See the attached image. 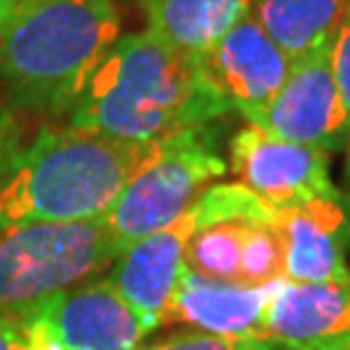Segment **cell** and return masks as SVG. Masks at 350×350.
<instances>
[{
  "instance_id": "6da1fadb",
  "label": "cell",
  "mask_w": 350,
  "mask_h": 350,
  "mask_svg": "<svg viewBox=\"0 0 350 350\" xmlns=\"http://www.w3.org/2000/svg\"><path fill=\"white\" fill-rule=\"evenodd\" d=\"M228 112L198 57L153 31L114 42L70 109V127L125 143H161Z\"/></svg>"
},
{
  "instance_id": "7a4b0ae2",
  "label": "cell",
  "mask_w": 350,
  "mask_h": 350,
  "mask_svg": "<svg viewBox=\"0 0 350 350\" xmlns=\"http://www.w3.org/2000/svg\"><path fill=\"white\" fill-rule=\"evenodd\" d=\"M166 143H125L75 127L42 130L0 174V226L99 221Z\"/></svg>"
},
{
  "instance_id": "3957f363",
  "label": "cell",
  "mask_w": 350,
  "mask_h": 350,
  "mask_svg": "<svg viewBox=\"0 0 350 350\" xmlns=\"http://www.w3.org/2000/svg\"><path fill=\"white\" fill-rule=\"evenodd\" d=\"M120 34L112 0H18L0 26V81L29 112L73 109Z\"/></svg>"
},
{
  "instance_id": "277c9868",
  "label": "cell",
  "mask_w": 350,
  "mask_h": 350,
  "mask_svg": "<svg viewBox=\"0 0 350 350\" xmlns=\"http://www.w3.org/2000/svg\"><path fill=\"white\" fill-rule=\"evenodd\" d=\"M120 257L104 221L0 226V314L99 278Z\"/></svg>"
},
{
  "instance_id": "5b68a950",
  "label": "cell",
  "mask_w": 350,
  "mask_h": 350,
  "mask_svg": "<svg viewBox=\"0 0 350 350\" xmlns=\"http://www.w3.org/2000/svg\"><path fill=\"white\" fill-rule=\"evenodd\" d=\"M228 163L200 130L172 138L163 150L130 179L101 218L120 254L140 239L179 221L226 174Z\"/></svg>"
},
{
  "instance_id": "8992f818",
  "label": "cell",
  "mask_w": 350,
  "mask_h": 350,
  "mask_svg": "<svg viewBox=\"0 0 350 350\" xmlns=\"http://www.w3.org/2000/svg\"><path fill=\"white\" fill-rule=\"evenodd\" d=\"M13 319L26 350H140L150 335L107 275L60 291Z\"/></svg>"
},
{
  "instance_id": "52a82bcc",
  "label": "cell",
  "mask_w": 350,
  "mask_h": 350,
  "mask_svg": "<svg viewBox=\"0 0 350 350\" xmlns=\"http://www.w3.org/2000/svg\"><path fill=\"white\" fill-rule=\"evenodd\" d=\"M254 127L327 156L348 146V117L332 70V44L291 63L286 83Z\"/></svg>"
},
{
  "instance_id": "ba28073f",
  "label": "cell",
  "mask_w": 350,
  "mask_h": 350,
  "mask_svg": "<svg viewBox=\"0 0 350 350\" xmlns=\"http://www.w3.org/2000/svg\"><path fill=\"white\" fill-rule=\"evenodd\" d=\"M228 169L239 185L262 198L273 211L335 195L327 153L299 146L247 125L228 146Z\"/></svg>"
},
{
  "instance_id": "9c48e42d",
  "label": "cell",
  "mask_w": 350,
  "mask_h": 350,
  "mask_svg": "<svg viewBox=\"0 0 350 350\" xmlns=\"http://www.w3.org/2000/svg\"><path fill=\"white\" fill-rule=\"evenodd\" d=\"M198 65L221 101L244 114L250 125L262 117L291 73L286 52L267 37L252 13L202 52Z\"/></svg>"
},
{
  "instance_id": "30bf717a",
  "label": "cell",
  "mask_w": 350,
  "mask_h": 350,
  "mask_svg": "<svg viewBox=\"0 0 350 350\" xmlns=\"http://www.w3.org/2000/svg\"><path fill=\"white\" fill-rule=\"evenodd\" d=\"M273 228L283 247L286 283H332L350 278V198L342 192L280 208Z\"/></svg>"
},
{
  "instance_id": "8fae6325",
  "label": "cell",
  "mask_w": 350,
  "mask_h": 350,
  "mask_svg": "<svg viewBox=\"0 0 350 350\" xmlns=\"http://www.w3.org/2000/svg\"><path fill=\"white\" fill-rule=\"evenodd\" d=\"M265 340L283 350H350V278L280 280L265 312Z\"/></svg>"
},
{
  "instance_id": "7c38bea8",
  "label": "cell",
  "mask_w": 350,
  "mask_h": 350,
  "mask_svg": "<svg viewBox=\"0 0 350 350\" xmlns=\"http://www.w3.org/2000/svg\"><path fill=\"white\" fill-rule=\"evenodd\" d=\"M192 231L195 215L189 208L172 226L130 244L107 273V280L138 314L148 332H156L163 325L169 299L185 270V250Z\"/></svg>"
},
{
  "instance_id": "4fadbf2b",
  "label": "cell",
  "mask_w": 350,
  "mask_h": 350,
  "mask_svg": "<svg viewBox=\"0 0 350 350\" xmlns=\"http://www.w3.org/2000/svg\"><path fill=\"white\" fill-rule=\"evenodd\" d=\"M280 283L262 288L221 283L189 273L176 280L169 299L163 325H182L187 332L213 338H257L265 340V312Z\"/></svg>"
},
{
  "instance_id": "5bb4252c",
  "label": "cell",
  "mask_w": 350,
  "mask_h": 350,
  "mask_svg": "<svg viewBox=\"0 0 350 350\" xmlns=\"http://www.w3.org/2000/svg\"><path fill=\"white\" fill-rule=\"evenodd\" d=\"M254 0H143L148 31L189 57H200L252 13Z\"/></svg>"
},
{
  "instance_id": "9a60e30c",
  "label": "cell",
  "mask_w": 350,
  "mask_h": 350,
  "mask_svg": "<svg viewBox=\"0 0 350 350\" xmlns=\"http://www.w3.org/2000/svg\"><path fill=\"white\" fill-rule=\"evenodd\" d=\"M348 0H254L252 16L291 63L329 47Z\"/></svg>"
},
{
  "instance_id": "2e32d148",
  "label": "cell",
  "mask_w": 350,
  "mask_h": 350,
  "mask_svg": "<svg viewBox=\"0 0 350 350\" xmlns=\"http://www.w3.org/2000/svg\"><path fill=\"white\" fill-rule=\"evenodd\" d=\"M195 215V213H192ZM257 221L228 218L195 224V231L185 250V267L189 273L221 283H241V252L250 228Z\"/></svg>"
},
{
  "instance_id": "e0dca14e",
  "label": "cell",
  "mask_w": 350,
  "mask_h": 350,
  "mask_svg": "<svg viewBox=\"0 0 350 350\" xmlns=\"http://www.w3.org/2000/svg\"><path fill=\"white\" fill-rule=\"evenodd\" d=\"M283 280V247L273 224H254L241 252V286L262 288Z\"/></svg>"
},
{
  "instance_id": "ac0fdd59",
  "label": "cell",
  "mask_w": 350,
  "mask_h": 350,
  "mask_svg": "<svg viewBox=\"0 0 350 350\" xmlns=\"http://www.w3.org/2000/svg\"><path fill=\"white\" fill-rule=\"evenodd\" d=\"M140 350H283L270 340L257 338H213L200 332H179L163 340H156Z\"/></svg>"
},
{
  "instance_id": "d6986e66",
  "label": "cell",
  "mask_w": 350,
  "mask_h": 350,
  "mask_svg": "<svg viewBox=\"0 0 350 350\" xmlns=\"http://www.w3.org/2000/svg\"><path fill=\"white\" fill-rule=\"evenodd\" d=\"M332 70H335V81H338L340 96H342V107H345V117H348V146H350V0L345 16L338 26V34L332 39Z\"/></svg>"
},
{
  "instance_id": "ffe728a7",
  "label": "cell",
  "mask_w": 350,
  "mask_h": 350,
  "mask_svg": "<svg viewBox=\"0 0 350 350\" xmlns=\"http://www.w3.org/2000/svg\"><path fill=\"white\" fill-rule=\"evenodd\" d=\"M21 150V127L16 122L11 109L0 104V174L13 161V156Z\"/></svg>"
},
{
  "instance_id": "44dd1931",
  "label": "cell",
  "mask_w": 350,
  "mask_h": 350,
  "mask_svg": "<svg viewBox=\"0 0 350 350\" xmlns=\"http://www.w3.org/2000/svg\"><path fill=\"white\" fill-rule=\"evenodd\" d=\"M0 350H26L16 319L5 317V314H0Z\"/></svg>"
},
{
  "instance_id": "7402d4cb",
  "label": "cell",
  "mask_w": 350,
  "mask_h": 350,
  "mask_svg": "<svg viewBox=\"0 0 350 350\" xmlns=\"http://www.w3.org/2000/svg\"><path fill=\"white\" fill-rule=\"evenodd\" d=\"M16 3H18V0H0V26H3V21L8 18V13L13 11Z\"/></svg>"
}]
</instances>
